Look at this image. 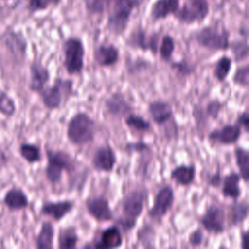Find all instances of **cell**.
Wrapping results in <instances>:
<instances>
[{
  "label": "cell",
  "instance_id": "obj_1",
  "mask_svg": "<svg viewBox=\"0 0 249 249\" xmlns=\"http://www.w3.org/2000/svg\"><path fill=\"white\" fill-rule=\"evenodd\" d=\"M149 197L146 188H135L125 193L121 200V216L117 225L124 232H129L136 226L138 218L145 210Z\"/></svg>",
  "mask_w": 249,
  "mask_h": 249
},
{
  "label": "cell",
  "instance_id": "obj_2",
  "mask_svg": "<svg viewBox=\"0 0 249 249\" xmlns=\"http://www.w3.org/2000/svg\"><path fill=\"white\" fill-rule=\"evenodd\" d=\"M96 130L95 120L86 112H78L67 123L66 137L72 145L82 147L94 140Z\"/></svg>",
  "mask_w": 249,
  "mask_h": 249
},
{
  "label": "cell",
  "instance_id": "obj_3",
  "mask_svg": "<svg viewBox=\"0 0 249 249\" xmlns=\"http://www.w3.org/2000/svg\"><path fill=\"white\" fill-rule=\"evenodd\" d=\"M141 0H108V18L106 27L115 36L122 35L130 21L132 12Z\"/></svg>",
  "mask_w": 249,
  "mask_h": 249
},
{
  "label": "cell",
  "instance_id": "obj_4",
  "mask_svg": "<svg viewBox=\"0 0 249 249\" xmlns=\"http://www.w3.org/2000/svg\"><path fill=\"white\" fill-rule=\"evenodd\" d=\"M47 165L45 167V176L53 184H58L63 172L72 173L76 169V161L72 155L60 149H46Z\"/></svg>",
  "mask_w": 249,
  "mask_h": 249
},
{
  "label": "cell",
  "instance_id": "obj_5",
  "mask_svg": "<svg viewBox=\"0 0 249 249\" xmlns=\"http://www.w3.org/2000/svg\"><path fill=\"white\" fill-rule=\"evenodd\" d=\"M195 41L198 46L212 52L230 50V32L227 28L217 24L206 25L195 32Z\"/></svg>",
  "mask_w": 249,
  "mask_h": 249
},
{
  "label": "cell",
  "instance_id": "obj_6",
  "mask_svg": "<svg viewBox=\"0 0 249 249\" xmlns=\"http://www.w3.org/2000/svg\"><path fill=\"white\" fill-rule=\"evenodd\" d=\"M62 65L69 76L80 75L85 67V45L81 38L71 36L66 38L61 47Z\"/></svg>",
  "mask_w": 249,
  "mask_h": 249
},
{
  "label": "cell",
  "instance_id": "obj_7",
  "mask_svg": "<svg viewBox=\"0 0 249 249\" xmlns=\"http://www.w3.org/2000/svg\"><path fill=\"white\" fill-rule=\"evenodd\" d=\"M73 80L57 77L52 85H47L39 92L43 105L51 111L59 109L62 102L73 94Z\"/></svg>",
  "mask_w": 249,
  "mask_h": 249
},
{
  "label": "cell",
  "instance_id": "obj_8",
  "mask_svg": "<svg viewBox=\"0 0 249 249\" xmlns=\"http://www.w3.org/2000/svg\"><path fill=\"white\" fill-rule=\"evenodd\" d=\"M209 14L208 0H186L173 17L181 23L193 24L204 21Z\"/></svg>",
  "mask_w": 249,
  "mask_h": 249
},
{
  "label": "cell",
  "instance_id": "obj_9",
  "mask_svg": "<svg viewBox=\"0 0 249 249\" xmlns=\"http://www.w3.org/2000/svg\"><path fill=\"white\" fill-rule=\"evenodd\" d=\"M175 201L174 189L169 184H164L156 192L153 204L147 214L151 220L160 222L171 210Z\"/></svg>",
  "mask_w": 249,
  "mask_h": 249
},
{
  "label": "cell",
  "instance_id": "obj_10",
  "mask_svg": "<svg viewBox=\"0 0 249 249\" xmlns=\"http://www.w3.org/2000/svg\"><path fill=\"white\" fill-rule=\"evenodd\" d=\"M199 224L202 230L209 234H222L226 231L225 210L215 203L208 205L199 217Z\"/></svg>",
  "mask_w": 249,
  "mask_h": 249
},
{
  "label": "cell",
  "instance_id": "obj_11",
  "mask_svg": "<svg viewBox=\"0 0 249 249\" xmlns=\"http://www.w3.org/2000/svg\"><path fill=\"white\" fill-rule=\"evenodd\" d=\"M85 207L88 214L98 223H107L115 219L109 199L104 195L89 196L85 200Z\"/></svg>",
  "mask_w": 249,
  "mask_h": 249
},
{
  "label": "cell",
  "instance_id": "obj_12",
  "mask_svg": "<svg viewBox=\"0 0 249 249\" xmlns=\"http://www.w3.org/2000/svg\"><path fill=\"white\" fill-rule=\"evenodd\" d=\"M117 160L118 159L114 148L109 143H106L98 146L94 150L90 163L92 168L97 172L110 173L114 170Z\"/></svg>",
  "mask_w": 249,
  "mask_h": 249
},
{
  "label": "cell",
  "instance_id": "obj_13",
  "mask_svg": "<svg viewBox=\"0 0 249 249\" xmlns=\"http://www.w3.org/2000/svg\"><path fill=\"white\" fill-rule=\"evenodd\" d=\"M242 129L234 123H228L221 127L215 128L208 132L207 139L211 143L222 146H230L235 144L242 135Z\"/></svg>",
  "mask_w": 249,
  "mask_h": 249
},
{
  "label": "cell",
  "instance_id": "obj_14",
  "mask_svg": "<svg viewBox=\"0 0 249 249\" xmlns=\"http://www.w3.org/2000/svg\"><path fill=\"white\" fill-rule=\"evenodd\" d=\"M126 44L135 50L142 52H151L153 54L158 53L159 40L156 34L148 35L146 30L138 27L133 30L126 39Z\"/></svg>",
  "mask_w": 249,
  "mask_h": 249
},
{
  "label": "cell",
  "instance_id": "obj_15",
  "mask_svg": "<svg viewBox=\"0 0 249 249\" xmlns=\"http://www.w3.org/2000/svg\"><path fill=\"white\" fill-rule=\"evenodd\" d=\"M104 108L107 114L112 117L124 118L132 112L133 105L124 93L115 91L105 99Z\"/></svg>",
  "mask_w": 249,
  "mask_h": 249
},
{
  "label": "cell",
  "instance_id": "obj_16",
  "mask_svg": "<svg viewBox=\"0 0 249 249\" xmlns=\"http://www.w3.org/2000/svg\"><path fill=\"white\" fill-rule=\"evenodd\" d=\"M75 208V201L73 199H60L55 201H45L40 213L43 216L52 218L54 222H60Z\"/></svg>",
  "mask_w": 249,
  "mask_h": 249
},
{
  "label": "cell",
  "instance_id": "obj_17",
  "mask_svg": "<svg viewBox=\"0 0 249 249\" xmlns=\"http://www.w3.org/2000/svg\"><path fill=\"white\" fill-rule=\"evenodd\" d=\"M92 57L99 67H112L120 60V50L114 44H99L93 51Z\"/></svg>",
  "mask_w": 249,
  "mask_h": 249
},
{
  "label": "cell",
  "instance_id": "obj_18",
  "mask_svg": "<svg viewBox=\"0 0 249 249\" xmlns=\"http://www.w3.org/2000/svg\"><path fill=\"white\" fill-rule=\"evenodd\" d=\"M147 111L152 121L158 125H162L168 123L174 116L172 104L164 99L151 100L148 103Z\"/></svg>",
  "mask_w": 249,
  "mask_h": 249
},
{
  "label": "cell",
  "instance_id": "obj_19",
  "mask_svg": "<svg viewBox=\"0 0 249 249\" xmlns=\"http://www.w3.org/2000/svg\"><path fill=\"white\" fill-rule=\"evenodd\" d=\"M124 244L122 230L118 225H112L101 231L99 238L91 245L95 249L119 248Z\"/></svg>",
  "mask_w": 249,
  "mask_h": 249
},
{
  "label": "cell",
  "instance_id": "obj_20",
  "mask_svg": "<svg viewBox=\"0 0 249 249\" xmlns=\"http://www.w3.org/2000/svg\"><path fill=\"white\" fill-rule=\"evenodd\" d=\"M29 89L39 93L49 83L51 79L50 70L40 61H33L30 65Z\"/></svg>",
  "mask_w": 249,
  "mask_h": 249
},
{
  "label": "cell",
  "instance_id": "obj_21",
  "mask_svg": "<svg viewBox=\"0 0 249 249\" xmlns=\"http://www.w3.org/2000/svg\"><path fill=\"white\" fill-rule=\"evenodd\" d=\"M241 177L238 172L231 171L222 177L221 182V194L225 198L236 200L239 199L242 189L240 188Z\"/></svg>",
  "mask_w": 249,
  "mask_h": 249
},
{
  "label": "cell",
  "instance_id": "obj_22",
  "mask_svg": "<svg viewBox=\"0 0 249 249\" xmlns=\"http://www.w3.org/2000/svg\"><path fill=\"white\" fill-rule=\"evenodd\" d=\"M170 179L181 187L192 185L196 178V167L194 164H179L173 167L169 173Z\"/></svg>",
  "mask_w": 249,
  "mask_h": 249
},
{
  "label": "cell",
  "instance_id": "obj_23",
  "mask_svg": "<svg viewBox=\"0 0 249 249\" xmlns=\"http://www.w3.org/2000/svg\"><path fill=\"white\" fill-rule=\"evenodd\" d=\"M180 6V0H156L150 10V17L154 22L165 19L174 15Z\"/></svg>",
  "mask_w": 249,
  "mask_h": 249
},
{
  "label": "cell",
  "instance_id": "obj_24",
  "mask_svg": "<svg viewBox=\"0 0 249 249\" xmlns=\"http://www.w3.org/2000/svg\"><path fill=\"white\" fill-rule=\"evenodd\" d=\"M4 204L12 211H18L24 209L29 204L27 195L19 188L10 189L4 196Z\"/></svg>",
  "mask_w": 249,
  "mask_h": 249
},
{
  "label": "cell",
  "instance_id": "obj_25",
  "mask_svg": "<svg viewBox=\"0 0 249 249\" xmlns=\"http://www.w3.org/2000/svg\"><path fill=\"white\" fill-rule=\"evenodd\" d=\"M54 238V227L52 222L44 221L36 236L35 244L38 249H53Z\"/></svg>",
  "mask_w": 249,
  "mask_h": 249
},
{
  "label": "cell",
  "instance_id": "obj_26",
  "mask_svg": "<svg viewBox=\"0 0 249 249\" xmlns=\"http://www.w3.org/2000/svg\"><path fill=\"white\" fill-rule=\"evenodd\" d=\"M80 237L77 230L73 226L61 228L57 235V248L59 249H75L78 246Z\"/></svg>",
  "mask_w": 249,
  "mask_h": 249
},
{
  "label": "cell",
  "instance_id": "obj_27",
  "mask_svg": "<svg viewBox=\"0 0 249 249\" xmlns=\"http://www.w3.org/2000/svg\"><path fill=\"white\" fill-rule=\"evenodd\" d=\"M233 155L241 180L247 184L249 181V151L245 147L236 146Z\"/></svg>",
  "mask_w": 249,
  "mask_h": 249
},
{
  "label": "cell",
  "instance_id": "obj_28",
  "mask_svg": "<svg viewBox=\"0 0 249 249\" xmlns=\"http://www.w3.org/2000/svg\"><path fill=\"white\" fill-rule=\"evenodd\" d=\"M248 217V202L246 200H233L230 207L229 221L231 227L241 225Z\"/></svg>",
  "mask_w": 249,
  "mask_h": 249
},
{
  "label": "cell",
  "instance_id": "obj_29",
  "mask_svg": "<svg viewBox=\"0 0 249 249\" xmlns=\"http://www.w3.org/2000/svg\"><path fill=\"white\" fill-rule=\"evenodd\" d=\"M124 124L133 132L147 133L152 130V124L143 116L135 113H129L124 117Z\"/></svg>",
  "mask_w": 249,
  "mask_h": 249
},
{
  "label": "cell",
  "instance_id": "obj_30",
  "mask_svg": "<svg viewBox=\"0 0 249 249\" xmlns=\"http://www.w3.org/2000/svg\"><path fill=\"white\" fill-rule=\"evenodd\" d=\"M4 42L7 48L13 53H21L23 55L26 52V41L19 32L9 30L4 36Z\"/></svg>",
  "mask_w": 249,
  "mask_h": 249
},
{
  "label": "cell",
  "instance_id": "obj_31",
  "mask_svg": "<svg viewBox=\"0 0 249 249\" xmlns=\"http://www.w3.org/2000/svg\"><path fill=\"white\" fill-rule=\"evenodd\" d=\"M232 67V58L229 55H222L217 59L213 68V76L219 83H223L229 77Z\"/></svg>",
  "mask_w": 249,
  "mask_h": 249
},
{
  "label": "cell",
  "instance_id": "obj_32",
  "mask_svg": "<svg viewBox=\"0 0 249 249\" xmlns=\"http://www.w3.org/2000/svg\"><path fill=\"white\" fill-rule=\"evenodd\" d=\"M20 157L28 163H36L42 160V152L39 146L32 143H21L19 146Z\"/></svg>",
  "mask_w": 249,
  "mask_h": 249
},
{
  "label": "cell",
  "instance_id": "obj_33",
  "mask_svg": "<svg viewBox=\"0 0 249 249\" xmlns=\"http://www.w3.org/2000/svg\"><path fill=\"white\" fill-rule=\"evenodd\" d=\"M175 51L174 38L168 34H165L158 47V53L162 61L169 62L172 59V55Z\"/></svg>",
  "mask_w": 249,
  "mask_h": 249
},
{
  "label": "cell",
  "instance_id": "obj_34",
  "mask_svg": "<svg viewBox=\"0 0 249 249\" xmlns=\"http://www.w3.org/2000/svg\"><path fill=\"white\" fill-rule=\"evenodd\" d=\"M247 37H244L243 39L234 40L233 42H231L230 49L231 51L233 60L235 62H242L247 59L248 57V43H247Z\"/></svg>",
  "mask_w": 249,
  "mask_h": 249
},
{
  "label": "cell",
  "instance_id": "obj_35",
  "mask_svg": "<svg viewBox=\"0 0 249 249\" xmlns=\"http://www.w3.org/2000/svg\"><path fill=\"white\" fill-rule=\"evenodd\" d=\"M231 82L238 87L248 88L249 86V65L245 62L242 65H239L235 68Z\"/></svg>",
  "mask_w": 249,
  "mask_h": 249
},
{
  "label": "cell",
  "instance_id": "obj_36",
  "mask_svg": "<svg viewBox=\"0 0 249 249\" xmlns=\"http://www.w3.org/2000/svg\"><path fill=\"white\" fill-rule=\"evenodd\" d=\"M16 109L15 100L0 88V113L10 118L15 115Z\"/></svg>",
  "mask_w": 249,
  "mask_h": 249
},
{
  "label": "cell",
  "instance_id": "obj_37",
  "mask_svg": "<svg viewBox=\"0 0 249 249\" xmlns=\"http://www.w3.org/2000/svg\"><path fill=\"white\" fill-rule=\"evenodd\" d=\"M169 63L170 68L180 77H189L194 73L196 69V67L187 60H170Z\"/></svg>",
  "mask_w": 249,
  "mask_h": 249
},
{
  "label": "cell",
  "instance_id": "obj_38",
  "mask_svg": "<svg viewBox=\"0 0 249 249\" xmlns=\"http://www.w3.org/2000/svg\"><path fill=\"white\" fill-rule=\"evenodd\" d=\"M155 238V230L151 225H143L137 231V239L144 247H151L148 239L153 243Z\"/></svg>",
  "mask_w": 249,
  "mask_h": 249
},
{
  "label": "cell",
  "instance_id": "obj_39",
  "mask_svg": "<svg viewBox=\"0 0 249 249\" xmlns=\"http://www.w3.org/2000/svg\"><path fill=\"white\" fill-rule=\"evenodd\" d=\"M60 2L61 0H28L27 9L30 13H37L51 6H57Z\"/></svg>",
  "mask_w": 249,
  "mask_h": 249
},
{
  "label": "cell",
  "instance_id": "obj_40",
  "mask_svg": "<svg viewBox=\"0 0 249 249\" xmlns=\"http://www.w3.org/2000/svg\"><path fill=\"white\" fill-rule=\"evenodd\" d=\"M85 7L92 15H102L107 11L108 0H85Z\"/></svg>",
  "mask_w": 249,
  "mask_h": 249
},
{
  "label": "cell",
  "instance_id": "obj_41",
  "mask_svg": "<svg viewBox=\"0 0 249 249\" xmlns=\"http://www.w3.org/2000/svg\"><path fill=\"white\" fill-rule=\"evenodd\" d=\"M223 102L219 99H211L207 102L206 104V107H205V111H206V115L213 119V120H216L218 119L221 111H222V108H223Z\"/></svg>",
  "mask_w": 249,
  "mask_h": 249
},
{
  "label": "cell",
  "instance_id": "obj_42",
  "mask_svg": "<svg viewBox=\"0 0 249 249\" xmlns=\"http://www.w3.org/2000/svg\"><path fill=\"white\" fill-rule=\"evenodd\" d=\"M204 240V232L200 228L195 229L188 235V242L192 247H199Z\"/></svg>",
  "mask_w": 249,
  "mask_h": 249
},
{
  "label": "cell",
  "instance_id": "obj_43",
  "mask_svg": "<svg viewBox=\"0 0 249 249\" xmlns=\"http://www.w3.org/2000/svg\"><path fill=\"white\" fill-rule=\"evenodd\" d=\"M124 150L130 153H143L151 150V147L148 143L144 141H135V142H127L124 145Z\"/></svg>",
  "mask_w": 249,
  "mask_h": 249
},
{
  "label": "cell",
  "instance_id": "obj_44",
  "mask_svg": "<svg viewBox=\"0 0 249 249\" xmlns=\"http://www.w3.org/2000/svg\"><path fill=\"white\" fill-rule=\"evenodd\" d=\"M235 124L242 129L243 132L248 133L249 131V115L248 111L244 110L237 114L235 119Z\"/></svg>",
  "mask_w": 249,
  "mask_h": 249
},
{
  "label": "cell",
  "instance_id": "obj_45",
  "mask_svg": "<svg viewBox=\"0 0 249 249\" xmlns=\"http://www.w3.org/2000/svg\"><path fill=\"white\" fill-rule=\"evenodd\" d=\"M207 185L210 186L211 188H218L221 186V182H222V175L220 170H217L216 172L210 174L207 179H206Z\"/></svg>",
  "mask_w": 249,
  "mask_h": 249
},
{
  "label": "cell",
  "instance_id": "obj_46",
  "mask_svg": "<svg viewBox=\"0 0 249 249\" xmlns=\"http://www.w3.org/2000/svg\"><path fill=\"white\" fill-rule=\"evenodd\" d=\"M247 238H248V231L245 230L241 232V235H240V239H241V242H240V246L241 248H245L246 247V241H247Z\"/></svg>",
  "mask_w": 249,
  "mask_h": 249
},
{
  "label": "cell",
  "instance_id": "obj_47",
  "mask_svg": "<svg viewBox=\"0 0 249 249\" xmlns=\"http://www.w3.org/2000/svg\"><path fill=\"white\" fill-rule=\"evenodd\" d=\"M7 161V158L5 153L2 151V149H0V166H2L3 164H5Z\"/></svg>",
  "mask_w": 249,
  "mask_h": 249
},
{
  "label": "cell",
  "instance_id": "obj_48",
  "mask_svg": "<svg viewBox=\"0 0 249 249\" xmlns=\"http://www.w3.org/2000/svg\"><path fill=\"white\" fill-rule=\"evenodd\" d=\"M0 1H8V0H0Z\"/></svg>",
  "mask_w": 249,
  "mask_h": 249
}]
</instances>
